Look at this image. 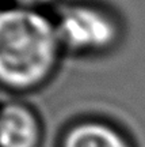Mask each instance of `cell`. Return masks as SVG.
Returning a JSON list of instances; mask_svg holds the SVG:
<instances>
[{
	"mask_svg": "<svg viewBox=\"0 0 145 147\" xmlns=\"http://www.w3.org/2000/svg\"><path fill=\"white\" fill-rule=\"evenodd\" d=\"M39 125L27 106L11 102L0 109V147H35Z\"/></svg>",
	"mask_w": 145,
	"mask_h": 147,
	"instance_id": "3",
	"label": "cell"
},
{
	"mask_svg": "<svg viewBox=\"0 0 145 147\" xmlns=\"http://www.w3.org/2000/svg\"><path fill=\"white\" fill-rule=\"evenodd\" d=\"M56 23L34 8L0 10V83L29 89L54 68L60 49Z\"/></svg>",
	"mask_w": 145,
	"mask_h": 147,
	"instance_id": "1",
	"label": "cell"
},
{
	"mask_svg": "<svg viewBox=\"0 0 145 147\" xmlns=\"http://www.w3.org/2000/svg\"><path fill=\"white\" fill-rule=\"evenodd\" d=\"M60 42L75 51H102L117 38V26L104 11L75 4L61 12L56 22Z\"/></svg>",
	"mask_w": 145,
	"mask_h": 147,
	"instance_id": "2",
	"label": "cell"
},
{
	"mask_svg": "<svg viewBox=\"0 0 145 147\" xmlns=\"http://www.w3.org/2000/svg\"><path fill=\"white\" fill-rule=\"evenodd\" d=\"M64 147H129L114 128L102 123H83L67 134Z\"/></svg>",
	"mask_w": 145,
	"mask_h": 147,
	"instance_id": "4",
	"label": "cell"
},
{
	"mask_svg": "<svg viewBox=\"0 0 145 147\" xmlns=\"http://www.w3.org/2000/svg\"><path fill=\"white\" fill-rule=\"evenodd\" d=\"M15 5H21V7H27V8H34L37 5L45 4L50 0H12Z\"/></svg>",
	"mask_w": 145,
	"mask_h": 147,
	"instance_id": "5",
	"label": "cell"
}]
</instances>
